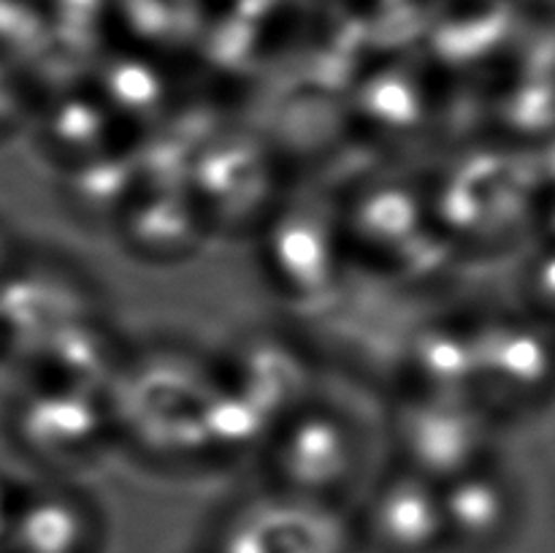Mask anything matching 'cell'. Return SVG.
I'll list each match as a JSON object with an SVG mask.
<instances>
[{
    "label": "cell",
    "instance_id": "6da1fadb",
    "mask_svg": "<svg viewBox=\"0 0 555 553\" xmlns=\"http://www.w3.org/2000/svg\"><path fill=\"white\" fill-rule=\"evenodd\" d=\"M366 529L383 553H434L448 545L442 493L426 477L399 472L374 493Z\"/></svg>",
    "mask_w": 555,
    "mask_h": 553
},
{
    "label": "cell",
    "instance_id": "7a4b0ae2",
    "mask_svg": "<svg viewBox=\"0 0 555 553\" xmlns=\"http://www.w3.org/2000/svg\"><path fill=\"white\" fill-rule=\"evenodd\" d=\"M448 542L466 548H491L502 542L518 510V493L493 466H477L442 491Z\"/></svg>",
    "mask_w": 555,
    "mask_h": 553
}]
</instances>
